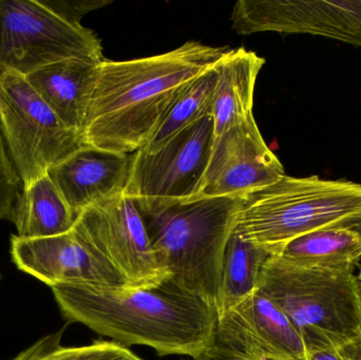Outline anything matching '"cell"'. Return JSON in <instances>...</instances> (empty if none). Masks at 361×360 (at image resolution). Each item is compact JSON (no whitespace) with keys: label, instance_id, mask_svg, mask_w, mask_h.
Returning <instances> with one entry per match:
<instances>
[{"label":"cell","instance_id":"1","mask_svg":"<svg viewBox=\"0 0 361 360\" xmlns=\"http://www.w3.org/2000/svg\"><path fill=\"white\" fill-rule=\"evenodd\" d=\"M227 50L187 42L154 56L102 61L82 129L85 145L121 154L142 149L189 85Z\"/></svg>","mask_w":361,"mask_h":360},{"label":"cell","instance_id":"2","mask_svg":"<svg viewBox=\"0 0 361 360\" xmlns=\"http://www.w3.org/2000/svg\"><path fill=\"white\" fill-rule=\"evenodd\" d=\"M51 290L68 323H82L123 346L192 359H204L214 347L216 309L169 281L152 290L93 285Z\"/></svg>","mask_w":361,"mask_h":360},{"label":"cell","instance_id":"3","mask_svg":"<svg viewBox=\"0 0 361 360\" xmlns=\"http://www.w3.org/2000/svg\"><path fill=\"white\" fill-rule=\"evenodd\" d=\"M244 198L214 197L140 211L169 283L216 310L223 260Z\"/></svg>","mask_w":361,"mask_h":360},{"label":"cell","instance_id":"4","mask_svg":"<svg viewBox=\"0 0 361 360\" xmlns=\"http://www.w3.org/2000/svg\"><path fill=\"white\" fill-rule=\"evenodd\" d=\"M333 226L361 232V184L286 175L244 198L233 232L275 256L293 239Z\"/></svg>","mask_w":361,"mask_h":360},{"label":"cell","instance_id":"5","mask_svg":"<svg viewBox=\"0 0 361 360\" xmlns=\"http://www.w3.org/2000/svg\"><path fill=\"white\" fill-rule=\"evenodd\" d=\"M259 289L288 316L305 347L339 349L361 338L360 283L352 270L305 268L271 256Z\"/></svg>","mask_w":361,"mask_h":360},{"label":"cell","instance_id":"6","mask_svg":"<svg viewBox=\"0 0 361 360\" xmlns=\"http://www.w3.org/2000/svg\"><path fill=\"white\" fill-rule=\"evenodd\" d=\"M102 61L94 32L72 23L42 0H0V77L27 76L66 59Z\"/></svg>","mask_w":361,"mask_h":360},{"label":"cell","instance_id":"7","mask_svg":"<svg viewBox=\"0 0 361 360\" xmlns=\"http://www.w3.org/2000/svg\"><path fill=\"white\" fill-rule=\"evenodd\" d=\"M0 132L23 187L86 146L25 76L12 72L0 77Z\"/></svg>","mask_w":361,"mask_h":360},{"label":"cell","instance_id":"8","mask_svg":"<svg viewBox=\"0 0 361 360\" xmlns=\"http://www.w3.org/2000/svg\"><path fill=\"white\" fill-rule=\"evenodd\" d=\"M212 116L183 129L152 151L137 150L125 196L140 211H156L197 198L214 145Z\"/></svg>","mask_w":361,"mask_h":360},{"label":"cell","instance_id":"9","mask_svg":"<svg viewBox=\"0 0 361 360\" xmlns=\"http://www.w3.org/2000/svg\"><path fill=\"white\" fill-rule=\"evenodd\" d=\"M73 230L122 275L130 289H157L169 280L157 261L137 204L124 194L85 209Z\"/></svg>","mask_w":361,"mask_h":360},{"label":"cell","instance_id":"10","mask_svg":"<svg viewBox=\"0 0 361 360\" xmlns=\"http://www.w3.org/2000/svg\"><path fill=\"white\" fill-rule=\"evenodd\" d=\"M245 360H307V347L279 306L260 289L218 318L206 354Z\"/></svg>","mask_w":361,"mask_h":360},{"label":"cell","instance_id":"11","mask_svg":"<svg viewBox=\"0 0 361 360\" xmlns=\"http://www.w3.org/2000/svg\"><path fill=\"white\" fill-rule=\"evenodd\" d=\"M231 20L241 35L309 34L361 46V0H239Z\"/></svg>","mask_w":361,"mask_h":360},{"label":"cell","instance_id":"12","mask_svg":"<svg viewBox=\"0 0 361 360\" xmlns=\"http://www.w3.org/2000/svg\"><path fill=\"white\" fill-rule=\"evenodd\" d=\"M283 175V165L265 143L252 116L214 137L203 184L195 199L245 198Z\"/></svg>","mask_w":361,"mask_h":360},{"label":"cell","instance_id":"13","mask_svg":"<svg viewBox=\"0 0 361 360\" xmlns=\"http://www.w3.org/2000/svg\"><path fill=\"white\" fill-rule=\"evenodd\" d=\"M11 257L18 270L50 289L63 285L128 287L122 275L73 230L48 238L25 239L13 235Z\"/></svg>","mask_w":361,"mask_h":360},{"label":"cell","instance_id":"14","mask_svg":"<svg viewBox=\"0 0 361 360\" xmlns=\"http://www.w3.org/2000/svg\"><path fill=\"white\" fill-rule=\"evenodd\" d=\"M133 154H121L85 146L49 169L76 217L102 201L124 194L133 166Z\"/></svg>","mask_w":361,"mask_h":360},{"label":"cell","instance_id":"15","mask_svg":"<svg viewBox=\"0 0 361 360\" xmlns=\"http://www.w3.org/2000/svg\"><path fill=\"white\" fill-rule=\"evenodd\" d=\"M99 63L66 59L36 70L25 80L66 126L82 135Z\"/></svg>","mask_w":361,"mask_h":360},{"label":"cell","instance_id":"16","mask_svg":"<svg viewBox=\"0 0 361 360\" xmlns=\"http://www.w3.org/2000/svg\"><path fill=\"white\" fill-rule=\"evenodd\" d=\"M265 59L245 48L228 49L216 66L212 118L214 137L252 118L255 87Z\"/></svg>","mask_w":361,"mask_h":360},{"label":"cell","instance_id":"17","mask_svg":"<svg viewBox=\"0 0 361 360\" xmlns=\"http://www.w3.org/2000/svg\"><path fill=\"white\" fill-rule=\"evenodd\" d=\"M78 217L68 206L48 173L19 192L11 221L16 236L25 239L48 238L73 230Z\"/></svg>","mask_w":361,"mask_h":360},{"label":"cell","instance_id":"18","mask_svg":"<svg viewBox=\"0 0 361 360\" xmlns=\"http://www.w3.org/2000/svg\"><path fill=\"white\" fill-rule=\"evenodd\" d=\"M275 256L305 268L353 271L361 259V232L345 226L314 230L286 243Z\"/></svg>","mask_w":361,"mask_h":360},{"label":"cell","instance_id":"19","mask_svg":"<svg viewBox=\"0 0 361 360\" xmlns=\"http://www.w3.org/2000/svg\"><path fill=\"white\" fill-rule=\"evenodd\" d=\"M271 256V249L248 242L233 232L223 260L222 283L216 306L218 318L259 289L261 270Z\"/></svg>","mask_w":361,"mask_h":360},{"label":"cell","instance_id":"20","mask_svg":"<svg viewBox=\"0 0 361 360\" xmlns=\"http://www.w3.org/2000/svg\"><path fill=\"white\" fill-rule=\"evenodd\" d=\"M216 77L214 67L195 78L176 101L154 137L141 150L157 149L183 129L212 116Z\"/></svg>","mask_w":361,"mask_h":360},{"label":"cell","instance_id":"21","mask_svg":"<svg viewBox=\"0 0 361 360\" xmlns=\"http://www.w3.org/2000/svg\"><path fill=\"white\" fill-rule=\"evenodd\" d=\"M63 330L40 338L11 360H143L127 347L99 340L84 347H63Z\"/></svg>","mask_w":361,"mask_h":360},{"label":"cell","instance_id":"22","mask_svg":"<svg viewBox=\"0 0 361 360\" xmlns=\"http://www.w3.org/2000/svg\"><path fill=\"white\" fill-rule=\"evenodd\" d=\"M21 180L13 166L0 132V220H10Z\"/></svg>","mask_w":361,"mask_h":360},{"label":"cell","instance_id":"23","mask_svg":"<svg viewBox=\"0 0 361 360\" xmlns=\"http://www.w3.org/2000/svg\"><path fill=\"white\" fill-rule=\"evenodd\" d=\"M49 8L57 14L72 23H80V19L87 13L106 6L107 1H93V0H42Z\"/></svg>","mask_w":361,"mask_h":360},{"label":"cell","instance_id":"24","mask_svg":"<svg viewBox=\"0 0 361 360\" xmlns=\"http://www.w3.org/2000/svg\"><path fill=\"white\" fill-rule=\"evenodd\" d=\"M307 360H345L339 354L338 349L331 345H312L307 346Z\"/></svg>","mask_w":361,"mask_h":360},{"label":"cell","instance_id":"25","mask_svg":"<svg viewBox=\"0 0 361 360\" xmlns=\"http://www.w3.org/2000/svg\"><path fill=\"white\" fill-rule=\"evenodd\" d=\"M338 352L345 360H361V338L341 347Z\"/></svg>","mask_w":361,"mask_h":360},{"label":"cell","instance_id":"26","mask_svg":"<svg viewBox=\"0 0 361 360\" xmlns=\"http://www.w3.org/2000/svg\"><path fill=\"white\" fill-rule=\"evenodd\" d=\"M206 360H245V359H229V357L216 356V355H207L204 357Z\"/></svg>","mask_w":361,"mask_h":360},{"label":"cell","instance_id":"27","mask_svg":"<svg viewBox=\"0 0 361 360\" xmlns=\"http://www.w3.org/2000/svg\"><path fill=\"white\" fill-rule=\"evenodd\" d=\"M358 279H360V289H361V273L360 275H358Z\"/></svg>","mask_w":361,"mask_h":360},{"label":"cell","instance_id":"28","mask_svg":"<svg viewBox=\"0 0 361 360\" xmlns=\"http://www.w3.org/2000/svg\"><path fill=\"white\" fill-rule=\"evenodd\" d=\"M192 360H206V359H192Z\"/></svg>","mask_w":361,"mask_h":360}]
</instances>
